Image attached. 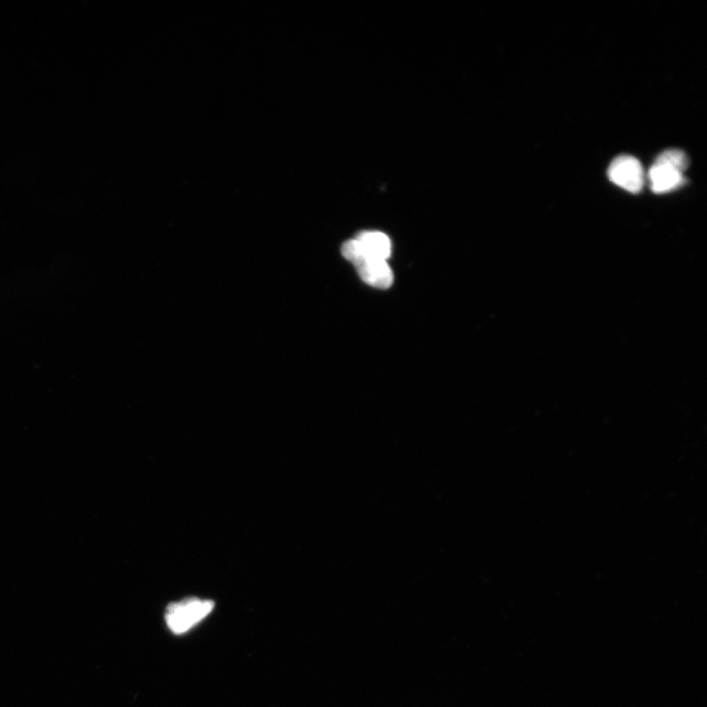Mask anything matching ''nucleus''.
Listing matches in <instances>:
<instances>
[{
	"label": "nucleus",
	"mask_w": 707,
	"mask_h": 707,
	"mask_svg": "<svg viewBox=\"0 0 707 707\" xmlns=\"http://www.w3.org/2000/svg\"><path fill=\"white\" fill-rule=\"evenodd\" d=\"M655 161L656 163L668 165L678 169L683 174H685L686 169L689 166L688 157H686L683 150L675 149L664 150Z\"/></svg>",
	"instance_id": "obj_6"
},
{
	"label": "nucleus",
	"mask_w": 707,
	"mask_h": 707,
	"mask_svg": "<svg viewBox=\"0 0 707 707\" xmlns=\"http://www.w3.org/2000/svg\"><path fill=\"white\" fill-rule=\"evenodd\" d=\"M355 239L367 258L388 260L391 255V241L381 232H362Z\"/></svg>",
	"instance_id": "obj_5"
},
{
	"label": "nucleus",
	"mask_w": 707,
	"mask_h": 707,
	"mask_svg": "<svg viewBox=\"0 0 707 707\" xmlns=\"http://www.w3.org/2000/svg\"><path fill=\"white\" fill-rule=\"evenodd\" d=\"M608 175L612 183L632 194L640 193L646 179L640 161L626 155L612 160Z\"/></svg>",
	"instance_id": "obj_2"
},
{
	"label": "nucleus",
	"mask_w": 707,
	"mask_h": 707,
	"mask_svg": "<svg viewBox=\"0 0 707 707\" xmlns=\"http://www.w3.org/2000/svg\"><path fill=\"white\" fill-rule=\"evenodd\" d=\"M648 179L653 193L660 195L670 193L686 183V178L681 171L656 161L650 168Z\"/></svg>",
	"instance_id": "obj_4"
},
{
	"label": "nucleus",
	"mask_w": 707,
	"mask_h": 707,
	"mask_svg": "<svg viewBox=\"0 0 707 707\" xmlns=\"http://www.w3.org/2000/svg\"><path fill=\"white\" fill-rule=\"evenodd\" d=\"M354 266L367 285L379 289H388L392 285L393 272L387 260L362 256Z\"/></svg>",
	"instance_id": "obj_3"
},
{
	"label": "nucleus",
	"mask_w": 707,
	"mask_h": 707,
	"mask_svg": "<svg viewBox=\"0 0 707 707\" xmlns=\"http://www.w3.org/2000/svg\"><path fill=\"white\" fill-rule=\"evenodd\" d=\"M214 609V601L198 598L171 603L166 613L167 627L175 635L185 634L208 618Z\"/></svg>",
	"instance_id": "obj_1"
}]
</instances>
